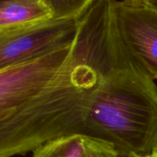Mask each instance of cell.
Wrapping results in <instances>:
<instances>
[{
    "label": "cell",
    "instance_id": "obj_1",
    "mask_svg": "<svg viewBox=\"0 0 157 157\" xmlns=\"http://www.w3.org/2000/svg\"><path fill=\"white\" fill-rule=\"evenodd\" d=\"M93 48L80 33L38 58L0 71V157L24 156L83 133L99 81Z\"/></svg>",
    "mask_w": 157,
    "mask_h": 157
},
{
    "label": "cell",
    "instance_id": "obj_2",
    "mask_svg": "<svg viewBox=\"0 0 157 157\" xmlns=\"http://www.w3.org/2000/svg\"><path fill=\"white\" fill-rule=\"evenodd\" d=\"M99 75L83 133L111 143L120 156L150 155L157 143V85L123 45L112 13Z\"/></svg>",
    "mask_w": 157,
    "mask_h": 157
},
{
    "label": "cell",
    "instance_id": "obj_3",
    "mask_svg": "<svg viewBox=\"0 0 157 157\" xmlns=\"http://www.w3.org/2000/svg\"><path fill=\"white\" fill-rule=\"evenodd\" d=\"M86 12L77 17H53L0 29V71L39 58L73 41Z\"/></svg>",
    "mask_w": 157,
    "mask_h": 157
},
{
    "label": "cell",
    "instance_id": "obj_4",
    "mask_svg": "<svg viewBox=\"0 0 157 157\" xmlns=\"http://www.w3.org/2000/svg\"><path fill=\"white\" fill-rule=\"evenodd\" d=\"M115 31L126 50L157 79V11L146 0H110Z\"/></svg>",
    "mask_w": 157,
    "mask_h": 157
},
{
    "label": "cell",
    "instance_id": "obj_5",
    "mask_svg": "<svg viewBox=\"0 0 157 157\" xmlns=\"http://www.w3.org/2000/svg\"><path fill=\"white\" fill-rule=\"evenodd\" d=\"M32 157H121L113 144L83 133L52 140L32 152Z\"/></svg>",
    "mask_w": 157,
    "mask_h": 157
},
{
    "label": "cell",
    "instance_id": "obj_6",
    "mask_svg": "<svg viewBox=\"0 0 157 157\" xmlns=\"http://www.w3.org/2000/svg\"><path fill=\"white\" fill-rule=\"evenodd\" d=\"M50 0H0V29L53 18Z\"/></svg>",
    "mask_w": 157,
    "mask_h": 157
},
{
    "label": "cell",
    "instance_id": "obj_7",
    "mask_svg": "<svg viewBox=\"0 0 157 157\" xmlns=\"http://www.w3.org/2000/svg\"><path fill=\"white\" fill-rule=\"evenodd\" d=\"M146 2L157 11V0H146Z\"/></svg>",
    "mask_w": 157,
    "mask_h": 157
},
{
    "label": "cell",
    "instance_id": "obj_8",
    "mask_svg": "<svg viewBox=\"0 0 157 157\" xmlns=\"http://www.w3.org/2000/svg\"><path fill=\"white\" fill-rule=\"evenodd\" d=\"M124 157H152L150 155H140V154H136V153H130V154L127 155V156Z\"/></svg>",
    "mask_w": 157,
    "mask_h": 157
},
{
    "label": "cell",
    "instance_id": "obj_9",
    "mask_svg": "<svg viewBox=\"0 0 157 157\" xmlns=\"http://www.w3.org/2000/svg\"><path fill=\"white\" fill-rule=\"evenodd\" d=\"M151 156H152V157H157V143L153 150H152V153H151Z\"/></svg>",
    "mask_w": 157,
    "mask_h": 157
}]
</instances>
